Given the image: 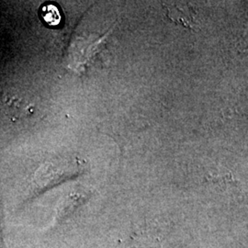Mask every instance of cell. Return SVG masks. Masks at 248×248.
I'll return each instance as SVG.
<instances>
[{
  "instance_id": "6da1fadb",
  "label": "cell",
  "mask_w": 248,
  "mask_h": 248,
  "mask_svg": "<svg viewBox=\"0 0 248 248\" xmlns=\"http://www.w3.org/2000/svg\"><path fill=\"white\" fill-rule=\"evenodd\" d=\"M43 20L49 26H58L61 23L62 16L58 7L54 4H45L40 11Z\"/></svg>"
}]
</instances>
